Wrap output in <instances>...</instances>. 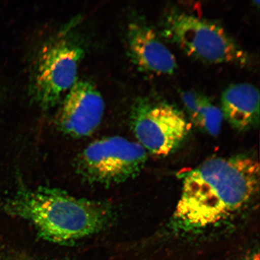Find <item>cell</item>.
Masks as SVG:
<instances>
[{
    "label": "cell",
    "mask_w": 260,
    "mask_h": 260,
    "mask_svg": "<svg viewBox=\"0 0 260 260\" xmlns=\"http://www.w3.org/2000/svg\"><path fill=\"white\" fill-rule=\"evenodd\" d=\"M259 165L246 155L216 157L188 172L174 217L187 229H206L245 209L258 193Z\"/></svg>",
    "instance_id": "cell-1"
},
{
    "label": "cell",
    "mask_w": 260,
    "mask_h": 260,
    "mask_svg": "<svg viewBox=\"0 0 260 260\" xmlns=\"http://www.w3.org/2000/svg\"><path fill=\"white\" fill-rule=\"evenodd\" d=\"M3 208L10 215L31 223L44 239L57 243L73 242L99 233L110 225L114 217L110 203L48 187H21Z\"/></svg>",
    "instance_id": "cell-2"
},
{
    "label": "cell",
    "mask_w": 260,
    "mask_h": 260,
    "mask_svg": "<svg viewBox=\"0 0 260 260\" xmlns=\"http://www.w3.org/2000/svg\"><path fill=\"white\" fill-rule=\"evenodd\" d=\"M162 34L188 56L207 63L245 66L248 55L222 26L171 10L165 16Z\"/></svg>",
    "instance_id": "cell-3"
},
{
    "label": "cell",
    "mask_w": 260,
    "mask_h": 260,
    "mask_svg": "<svg viewBox=\"0 0 260 260\" xmlns=\"http://www.w3.org/2000/svg\"><path fill=\"white\" fill-rule=\"evenodd\" d=\"M130 122L139 144L158 157L170 154L186 138L190 124L177 106L156 96L139 98Z\"/></svg>",
    "instance_id": "cell-4"
},
{
    "label": "cell",
    "mask_w": 260,
    "mask_h": 260,
    "mask_svg": "<svg viewBox=\"0 0 260 260\" xmlns=\"http://www.w3.org/2000/svg\"><path fill=\"white\" fill-rule=\"evenodd\" d=\"M146 160V151L139 143L113 136L87 146L78 158L77 170L90 183L106 186L134 178Z\"/></svg>",
    "instance_id": "cell-5"
},
{
    "label": "cell",
    "mask_w": 260,
    "mask_h": 260,
    "mask_svg": "<svg viewBox=\"0 0 260 260\" xmlns=\"http://www.w3.org/2000/svg\"><path fill=\"white\" fill-rule=\"evenodd\" d=\"M83 50L67 37H58L42 49L36 63L31 94L37 105L49 109L77 83Z\"/></svg>",
    "instance_id": "cell-6"
},
{
    "label": "cell",
    "mask_w": 260,
    "mask_h": 260,
    "mask_svg": "<svg viewBox=\"0 0 260 260\" xmlns=\"http://www.w3.org/2000/svg\"><path fill=\"white\" fill-rule=\"evenodd\" d=\"M104 112L105 103L95 86L88 81H77L65 98L57 125L71 137H87L100 125Z\"/></svg>",
    "instance_id": "cell-7"
},
{
    "label": "cell",
    "mask_w": 260,
    "mask_h": 260,
    "mask_svg": "<svg viewBox=\"0 0 260 260\" xmlns=\"http://www.w3.org/2000/svg\"><path fill=\"white\" fill-rule=\"evenodd\" d=\"M130 58L142 72L171 75L177 68L173 54L144 21L130 22L126 32Z\"/></svg>",
    "instance_id": "cell-8"
},
{
    "label": "cell",
    "mask_w": 260,
    "mask_h": 260,
    "mask_svg": "<svg viewBox=\"0 0 260 260\" xmlns=\"http://www.w3.org/2000/svg\"><path fill=\"white\" fill-rule=\"evenodd\" d=\"M223 117L233 128L246 131L257 125L259 120V93L251 84H233L221 99Z\"/></svg>",
    "instance_id": "cell-9"
},
{
    "label": "cell",
    "mask_w": 260,
    "mask_h": 260,
    "mask_svg": "<svg viewBox=\"0 0 260 260\" xmlns=\"http://www.w3.org/2000/svg\"><path fill=\"white\" fill-rule=\"evenodd\" d=\"M181 96L194 124L211 136L218 135L223 118L218 107L214 105L206 96L195 91L183 92Z\"/></svg>",
    "instance_id": "cell-10"
},
{
    "label": "cell",
    "mask_w": 260,
    "mask_h": 260,
    "mask_svg": "<svg viewBox=\"0 0 260 260\" xmlns=\"http://www.w3.org/2000/svg\"><path fill=\"white\" fill-rule=\"evenodd\" d=\"M259 254L258 253H254V254L252 255L250 257L246 260H259Z\"/></svg>",
    "instance_id": "cell-11"
}]
</instances>
